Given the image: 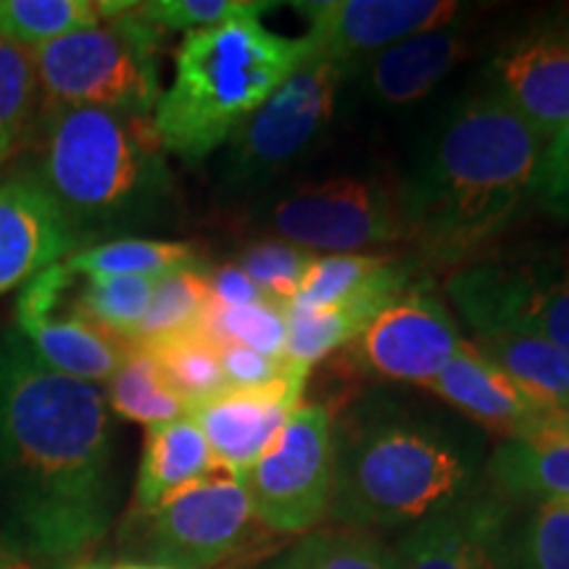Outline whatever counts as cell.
Returning a JSON list of instances; mask_svg holds the SVG:
<instances>
[{"mask_svg": "<svg viewBox=\"0 0 569 569\" xmlns=\"http://www.w3.org/2000/svg\"><path fill=\"white\" fill-rule=\"evenodd\" d=\"M117 507L103 390L0 338V543L34 569H77Z\"/></svg>", "mask_w": 569, "mask_h": 569, "instance_id": "1", "label": "cell"}, {"mask_svg": "<svg viewBox=\"0 0 569 569\" xmlns=\"http://www.w3.org/2000/svg\"><path fill=\"white\" fill-rule=\"evenodd\" d=\"M543 146L493 90L461 103L403 188L411 243L438 261L482 251L530 196Z\"/></svg>", "mask_w": 569, "mask_h": 569, "instance_id": "2", "label": "cell"}, {"mask_svg": "<svg viewBox=\"0 0 569 569\" xmlns=\"http://www.w3.org/2000/svg\"><path fill=\"white\" fill-rule=\"evenodd\" d=\"M153 117L42 101L19 169L46 193L74 243L153 224L172 174Z\"/></svg>", "mask_w": 569, "mask_h": 569, "instance_id": "3", "label": "cell"}, {"mask_svg": "<svg viewBox=\"0 0 569 569\" xmlns=\"http://www.w3.org/2000/svg\"><path fill=\"white\" fill-rule=\"evenodd\" d=\"M309 38H282L261 17L184 34L174 53V82L161 92L153 127L163 151L201 161L298 69Z\"/></svg>", "mask_w": 569, "mask_h": 569, "instance_id": "4", "label": "cell"}, {"mask_svg": "<svg viewBox=\"0 0 569 569\" xmlns=\"http://www.w3.org/2000/svg\"><path fill=\"white\" fill-rule=\"evenodd\" d=\"M469 480L465 448L403 411H356L336 432L330 511L348 528H401L451 507Z\"/></svg>", "mask_w": 569, "mask_h": 569, "instance_id": "5", "label": "cell"}, {"mask_svg": "<svg viewBox=\"0 0 569 569\" xmlns=\"http://www.w3.org/2000/svg\"><path fill=\"white\" fill-rule=\"evenodd\" d=\"M161 34L132 3L98 27L34 48L42 101L153 117L161 98Z\"/></svg>", "mask_w": 569, "mask_h": 569, "instance_id": "6", "label": "cell"}, {"mask_svg": "<svg viewBox=\"0 0 569 569\" xmlns=\"http://www.w3.org/2000/svg\"><path fill=\"white\" fill-rule=\"evenodd\" d=\"M448 296L475 336L517 332L569 353V253L478 261L448 280Z\"/></svg>", "mask_w": 569, "mask_h": 569, "instance_id": "7", "label": "cell"}, {"mask_svg": "<svg viewBox=\"0 0 569 569\" xmlns=\"http://www.w3.org/2000/svg\"><path fill=\"white\" fill-rule=\"evenodd\" d=\"M243 480L267 532L298 536L317 528L330 515L336 490L332 411L301 403Z\"/></svg>", "mask_w": 569, "mask_h": 569, "instance_id": "8", "label": "cell"}, {"mask_svg": "<svg viewBox=\"0 0 569 569\" xmlns=\"http://www.w3.org/2000/svg\"><path fill=\"white\" fill-rule=\"evenodd\" d=\"M142 553L167 569H209L238 557L259 536L246 480L227 472L190 482L142 515Z\"/></svg>", "mask_w": 569, "mask_h": 569, "instance_id": "9", "label": "cell"}, {"mask_svg": "<svg viewBox=\"0 0 569 569\" xmlns=\"http://www.w3.org/2000/svg\"><path fill=\"white\" fill-rule=\"evenodd\" d=\"M269 227L306 251L353 253L359 248L411 240L403 188L365 177L301 184L277 198Z\"/></svg>", "mask_w": 569, "mask_h": 569, "instance_id": "10", "label": "cell"}, {"mask_svg": "<svg viewBox=\"0 0 569 569\" xmlns=\"http://www.w3.org/2000/svg\"><path fill=\"white\" fill-rule=\"evenodd\" d=\"M348 63L311 51L293 74L227 140L230 182L248 184L280 172L319 138L336 113Z\"/></svg>", "mask_w": 569, "mask_h": 569, "instance_id": "11", "label": "cell"}, {"mask_svg": "<svg viewBox=\"0 0 569 569\" xmlns=\"http://www.w3.org/2000/svg\"><path fill=\"white\" fill-rule=\"evenodd\" d=\"M17 332L56 372L92 386L109 382L132 346L82 315L74 301V272L67 264L42 269L21 288Z\"/></svg>", "mask_w": 569, "mask_h": 569, "instance_id": "12", "label": "cell"}, {"mask_svg": "<svg viewBox=\"0 0 569 569\" xmlns=\"http://www.w3.org/2000/svg\"><path fill=\"white\" fill-rule=\"evenodd\" d=\"M461 343L457 325L438 298L407 293L348 343V353L361 372L377 380L427 386Z\"/></svg>", "mask_w": 569, "mask_h": 569, "instance_id": "13", "label": "cell"}, {"mask_svg": "<svg viewBox=\"0 0 569 569\" xmlns=\"http://www.w3.org/2000/svg\"><path fill=\"white\" fill-rule=\"evenodd\" d=\"M309 21L311 48L348 63L361 53H380L411 34L457 21L461 6L446 0H322L293 3Z\"/></svg>", "mask_w": 569, "mask_h": 569, "instance_id": "14", "label": "cell"}, {"mask_svg": "<svg viewBox=\"0 0 569 569\" xmlns=\"http://www.w3.org/2000/svg\"><path fill=\"white\" fill-rule=\"evenodd\" d=\"M493 92L543 140L569 122V13L538 21L503 48Z\"/></svg>", "mask_w": 569, "mask_h": 569, "instance_id": "15", "label": "cell"}, {"mask_svg": "<svg viewBox=\"0 0 569 569\" xmlns=\"http://www.w3.org/2000/svg\"><path fill=\"white\" fill-rule=\"evenodd\" d=\"M309 372L311 367L296 365L264 388L227 390L224 396L190 411L188 417L201 427L222 472L246 478L248 469L264 457L293 411L301 407Z\"/></svg>", "mask_w": 569, "mask_h": 569, "instance_id": "16", "label": "cell"}, {"mask_svg": "<svg viewBox=\"0 0 569 569\" xmlns=\"http://www.w3.org/2000/svg\"><path fill=\"white\" fill-rule=\"evenodd\" d=\"M74 238L46 193L19 167L0 169V296L61 264Z\"/></svg>", "mask_w": 569, "mask_h": 569, "instance_id": "17", "label": "cell"}, {"mask_svg": "<svg viewBox=\"0 0 569 569\" xmlns=\"http://www.w3.org/2000/svg\"><path fill=\"white\" fill-rule=\"evenodd\" d=\"M503 517L496 503H451L398 546L401 569H503Z\"/></svg>", "mask_w": 569, "mask_h": 569, "instance_id": "18", "label": "cell"}, {"mask_svg": "<svg viewBox=\"0 0 569 569\" xmlns=\"http://www.w3.org/2000/svg\"><path fill=\"white\" fill-rule=\"evenodd\" d=\"M409 290V269L386 261L343 301L315 311H288V359L311 367L338 348L353 343L388 306Z\"/></svg>", "mask_w": 569, "mask_h": 569, "instance_id": "19", "label": "cell"}, {"mask_svg": "<svg viewBox=\"0 0 569 569\" xmlns=\"http://www.w3.org/2000/svg\"><path fill=\"white\" fill-rule=\"evenodd\" d=\"M427 388L453 409L465 411L469 419L507 438H515L540 411H546L507 372H501L488 356L469 343L459 346L443 372L427 382Z\"/></svg>", "mask_w": 569, "mask_h": 569, "instance_id": "20", "label": "cell"}, {"mask_svg": "<svg viewBox=\"0 0 569 569\" xmlns=\"http://www.w3.org/2000/svg\"><path fill=\"white\" fill-rule=\"evenodd\" d=\"M490 478L509 498H569V411L546 409L496 448Z\"/></svg>", "mask_w": 569, "mask_h": 569, "instance_id": "21", "label": "cell"}, {"mask_svg": "<svg viewBox=\"0 0 569 569\" xmlns=\"http://www.w3.org/2000/svg\"><path fill=\"white\" fill-rule=\"evenodd\" d=\"M467 56L469 38L453 27L411 34L369 59L367 84L380 103H417Z\"/></svg>", "mask_w": 569, "mask_h": 569, "instance_id": "22", "label": "cell"}, {"mask_svg": "<svg viewBox=\"0 0 569 569\" xmlns=\"http://www.w3.org/2000/svg\"><path fill=\"white\" fill-rule=\"evenodd\" d=\"M213 472L222 469L213 461L201 427L188 415L148 427L138 482H134V509L146 515L167 496Z\"/></svg>", "mask_w": 569, "mask_h": 569, "instance_id": "23", "label": "cell"}, {"mask_svg": "<svg viewBox=\"0 0 569 569\" xmlns=\"http://www.w3.org/2000/svg\"><path fill=\"white\" fill-rule=\"evenodd\" d=\"M475 348L507 372L543 409L569 411V353L517 332L475 336Z\"/></svg>", "mask_w": 569, "mask_h": 569, "instance_id": "24", "label": "cell"}, {"mask_svg": "<svg viewBox=\"0 0 569 569\" xmlns=\"http://www.w3.org/2000/svg\"><path fill=\"white\" fill-rule=\"evenodd\" d=\"M130 6L111 0H0V40L34 51L119 17Z\"/></svg>", "mask_w": 569, "mask_h": 569, "instance_id": "25", "label": "cell"}, {"mask_svg": "<svg viewBox=\"0 0 569 569\" xmlns=\"http://www.w3.org/2000/svg\"><path fill=\"white\" fill-rule=\"evenodd\" d=\"M140 346L148 348V353L153 356L163 382L184 403L188 415L230 390L222 372V361H219L217 340L201 327Z\"/></svg>", "mask_w": 569, "mask_h": 569, "instance_id": "26", "label": "cell"}, {"mask_svg": "<svg viewBox=\"0 0 569 569\" xmlns=\"http://www.w3.org/2000/svg\"><path fill=\"white\" fill-rule=\"evenodd\" d=\"M77 277H161L196 267L193 248L167 240H111V243L84 248L67 261Z\"/></svg>", "mask_w": 569, "mask_h": 569, "instance_id": "27", "label": "cell"}, {"mask_svg": "<svg viewBox=\"0 0 569 569\" xmlns=\"http://www.w3.org/2000/svg\"><path fill=\"white\" fill-rule=\"evenodd\" d=\"M42 109L30 48L0 40V169L24 151Z\"/></svg>", "mask_w": 569, "mask_h": 569, "instance_id": "28", "label": "cell"}, {"mask_svg": "<svg viewBox=\"0 0 569 569\" xmlns=\"http://www.w3.org/2000/svg\"><path fill=\"white\" fill-rule=\"evenodd\" d=\"M109 409L140 425H163L188 415L184 403L163 382L161 369L148 348L132 343L122 367L109 380Z\"/></svg>", "mask_w": 569, "mask_h": 569, "instance_id": "29", "label": "cell"}, {"mask_svg": "<svg viewBox=\"0 0 569 569\" xmlns=\"http://www.w3.org/2000/svg\"><path fill=\"white\" fill-rule=\"evenodd\" d=\"M209 306V282L196 267L161 277L156 280L151 303H148L134 343H153V340L198 330Z\"/></svg>", "mask_w": 569, "mask_h": 569, "instance_id": "30", "label": "cell"}, {"mask_svg": "<svg viewBox=\"0 0 569 569\" xmlns=\"http://www.w3.org/2000/svg\"><path fill=\"white\" fill-rule=\"evenodd\" d=\"M153 288L156 280L148 277H84L74 301L82 315L98 327L134 343Z\"/></svg>", "mask_w": 569, "mask_h": 569, "instance_id": "31", "label": "cell"}, {"mask_svg": "<svg viewBox=\"0 0 569 569\" xmlns=\"http://www.w3.org/2000/svg\"><path fill=\"white\" fill-rule=\"evenodd\" d=\"M203 332L217 340V343H238L253 351H261L274 359L288 356V309L282 303L264 301L251 306H209L206 311Z\"/></svg>", "mask_w": 569, "mask_h": 569, "instance_id": "32", "label": "cell"}, {"mask_svg": "<svg viewBox=\"0 0 569 569\" xmlns=\"http://www.w3.org/2000/svg\"><path fill=\"white\" fill-rule=\"evenodd\" d=\"M386 261V256L361 253L317 256L296 298L290 301L288 311H315L343 301L353 290H359Z\"/></svg>", "mask_w": 569, "mask_h": 569, "instance_id": "33", "label": "cell"}, {"mask_svg": "<svg viewBox=\"0 0 569 569\" xmlns=\"http://www.w3.org/2000/svg\"><path fill=\"white\" fill-rule=\"evenodd\" d=\"M293 553L303 569H401L396 553L356 528L309 532Z\"/></svg>", "mask_w": 569, "mask_h": 569, "instance_id": "34", "label": "cell"}, {"mask_svg": "<svg viewBox=\"0 0 569 569\" xmlns=\"http://www.w3.org/2000/svg\"><path fill=\"white\" fill-rule=\"evenodd\" d=\"M315 251L288 243V240H261V243L248 246L240 253L238 267L259 284L272 301L288 309L298 288H301L306 272L315 264Z\"/></svg>", "mask_w": 569, "mask_h": 569, "instance_id": "35", "label": "cell"}, {"mask_svg": "<svg viewBox=\"0 0 569 569\" xmlns=\"http://www.w3.org/2000/svg\"><path fill=\"white\" fill-rule=\"evenodd\" d=\"M274 3L256 0H151L138 3V13L161 32H201L230 24L234 19L264 17Z\"/></svg>", "mask_w": 569, "mask_h": 569, "instance_id": "36", "label": "cell"}, {"mask_svg": "<svg viewBox=\"0 0 569 569\" xmlns=\"http://www.w3.org/2000/svg\"><path fill=\"white\" fill-rule=\"evenodd\" d=\"M519 569H569V498L540 501L519 538Z\"/></svg>", "mask_w": 569, "mask_h": 569, "instance_id": "37", "label": "cell"}, {"mask_svg": "<svg viewBox=\"0 0 569 569\" xmlns=\"http://www.w3.org/2000/svg\"><path fill=\"white\" fill-rule=\"evenodd\" d=\"M530 198L551 217L569 222V122L546 140Z\"/></svg>", "mask_w": 569, "mask_h": 569, "instance_id": "38", "label": "cell"}, {"mask_svg": "<svg viewBox=\"0 0 569 569\" xmlns=\"http://www.w3.org/2000/svg\"><path fill=\"white\" fill-rule=\"evenodd\" d=\"M219 346V361H222V372L230 390H251L264 388L269 382L280 380L293 369L298 361L293 359H274L253 348L238 346V343H217Z\"/></svg>", "mask_w": 569, "mask_h": 569, "instance_id": "39", "label": "cell"}, {"mask_svg": "<svg viewBox=\"0 0 569 569\" xmlns=\"http://www.w3.org/2000/svg\"><path fill=\"white\" fill-rule=\"evenodd\" d=\"M209 282L211 306H224V309H234V306H251L272 301L264 290L256 284L238 264H227L217 272L206 277ZM277 303V301H274Z\"/></svg>", "mask_w": 569, "mask_h": 569, "instance_id": "40", "label": "cell"}, {"mask_svg": "<svg viewBox=\"0 0 569 569\" xmlns=\"http://www.w3.org/2000/svg\"><path fill=\"white\" fill-rule=\"evenodd\" d=\"M264 569H303V565L296 559V553L290 551V553H284L282 559H277V561H272V565H267Z\"/></svg>", "mask_w": 569, "mask_h": 569, "instance_id": "41", "label": "cell"}, {"mask_svg": "<svg viewBox=\"0 0 569 569\" xmlns=\"http://www.w3.org/2000/svg\"><path fill=\"white\" fill-rule=\"evenodd\" d=\"M0 569H34V567L27 565V561H21V559L9 557L6 561H0Z\"/></svg>", "mask_w": 569, "mask_h": 569, "instance_id": "42", "label": "cell"}, {"mask_svg": "<svg viewBox=\"0 0 569 569\" xmlns=\"http://www.w3.org/2000/svg\"><path fill=\"white\" fill-rule=\"evenodd\" d=\"M88 569H167V567H153V565H113V567H88Z\"/></svg>", "mask_w": 569, "mask_h": 569, "instance_id": "43", "label": "cell"}, {"mask_svg": "<svg viewBox=\"0 0 569 569\" xmlns=\"http://www.w3.org/2000/svg\"><path fill=\"white\" fill-rule=\"evenodd\" d=\"M6 559H9V551H6L3 543H0V561H6Z\"/></svg>", "mask_w": 569, "mask_h": 569, "instance_id": "44", "label": "cell"}]
</instances>
